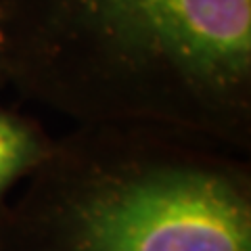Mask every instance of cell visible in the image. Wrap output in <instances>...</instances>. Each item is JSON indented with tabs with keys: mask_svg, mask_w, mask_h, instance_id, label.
I'll use <instances>...</instances> for the list:
<instances>
[{
	"mask_svg": "<svg viewBox=\"0 0 251 251\" xmlns=\"http://www.w3.org/2000/svg\"><path fill=\"white\" fill-rule=\"evenodd\" d=\"M4 82L75 126L251 149V0H0Z\"/></svg>",
	"mask_w": 251,
	"mask_h": 251,
	"instance_id": "obj_1",
	"label": "cell"
},
{
	"mask_svg": "<svg viewBox=\"0 0 251 251\" xmlns=\"http://www.w3.org/2000/svg\"><path fill=\"white\" fill-rule=\"evenodd\" d=\"M54 138L34 120L0 105V205L49 157Z\"/></svg>",
	"mask_w": 251,
	"mask_h": 251,
	"instance_id": "obj_3",
	"label": "cell"
},
{
	"mask_svg": "<svg viewBox=\"0 0 251 251\" xmlns=\"http://www.w3.org/2000/svg\"><path fill=\"white\" fill-rule=\"evenodd\" d=\"M247 155L161 126H75L0 205V251H251Z\"/></svg>",
	"mask_w": 251,
	"mask_h": 251,
	"instance_id": "obj_2",
	"label": "cell"
},
{
	"mask_svg": "<svg viewBox=\"0 0 251 251\" xmlns=\"http://www.w3.org/2000/svg\"><path fill=\"white\" fill-rule=\"evenodd\" d=\"M4 72H2V50H0V86H4Z\"/></svg>",
	"mask_w": 251,
	"mask_h": 251,
	"instance_id": "obj_4",
	"label": "cell"
}]
</instances>
